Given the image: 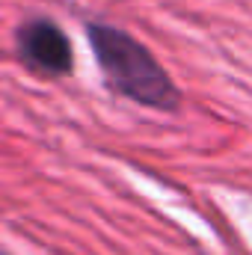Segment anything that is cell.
Returning <instances> with one entry per match:
<instances>
[{
	"label": "cell",
	"mask_w": 252,
	"mask_h": 255,
	"mask_svg": "<svg viewBox=\"0 0 252 255\" xmlns=\"http://www.w3.org/2000/svg\"><path fill=\"white\" fill-rule=\"evenodd\" d=\"M89 45L98 57L101 71L107 74L110 86L125 98L154 107V110H175L181 95L163 65L151 57L145 45H139L125 30L107 24H89Z\"/></svg>",
	"instance_id": "6da1fadb"
},
{
	"label": "cell",
	"mask_w": 252,
	"mask_h": 255,
	"mask_svg": "<svg viewBox=\"0 0 252 255\" xmlns=\"http://www.w3.org/2000/svg\"><path fill=\"white\" fill-rule=\"evenodd\" d=\"M18 51L24 57V63H30L36 71L51 74V77H63L71 71V45L65 39V33L48 18H36L27 21L18 30Z\"/></svg>",
	"instance_id": "7a4b0ae2"
}]
</instances>
